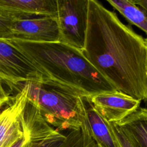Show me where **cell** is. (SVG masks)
Here are the masks:
<instances>
[{"mask_svg":"<svg viewBox=\"0 0 147 147\" xmlns=\"http://www.w3.org/2000/svg\"><path fill=\"white\" fill-rule=\"evenodd\" d=\"M82 52L117 91L147 101L146 40L98 0H89Z\"/></svg>","mask_w":147,"mask_h":147,"instance_id":"obj_1","label":"cell"},{"mask_svg":"<svg viewBox=\"0 0 147 147\" xmlns=\"http://www.w3.org/2000/svg\"><path fill=\"white\" fill-rule=\"evenodd\" d=\"M9 40L52 80L72 87L88 96L117 91L81 50L61 42Z\"/></svg>","mask_w":147,"mask_h":147,"instance_id":"obj_2","label":"cell"},{"mask_svg":"<svg viewBox=\"0 0 147 147\" xmlns=\"http://www.w3.org/2000/svg\"><path fill=\"white\" fill-rule=\"evenodd\" d=\"M28 98L39 107L46 121L59 131L82 128L84 125L82 92L50 78L18 84Z\"/></svg>","mask_w":147,"mask_h":147,"instance_id":"obj_3","label":"cell"},{"mask_svg":"<svg viewBox=\"0 0 147 147\" xmlns=\"http://www.w3.org/2000/svg\"><path fill=\"white\" fill-rule=\"evenodd\" d=\"M60 42L82 51L87 29L89 0H57Z\"/></svg>","mask_w":147,"mask_h":147,"instance_id":"obj_4","label":"cell"},{"mask_svg":"<svg viewBox=\"0 0 147 147\" xmlns=\"http://www.w3.org/2000/svg\"><path fill=\"white\" fill-rule=\"evenodd\" d=\"M3 15L10 19L11 40L35 42H60L56 16L24 13Z\"/></svg>","mask_w":147,"mask_h":147,"instance_id":"obj_5","label":"cell"},{"mask_svg":"<svg viewBox=\"0 0 147 147\" xmlns=\"http://www.w3.org/2000/svg\"><path fill=\"white\" fill-rule=\"evenodd\" d=\"M0 78L16 87L21 83L49 78L9 40L0 38Z\"/></svg>","mask_w":147,"mask_h":147,"instance_id":"obj_6","label":"cell"},{"mask_svg":"<svg viewBox=\"0 0 147 147\" xmlns=\"http://www.w3.org/2000/svg\"><path fill=\"white\" fill-rule=\"evenodd\" d=\"M18 87L19 92L9 106L0 111V147H11L25 132L22 111L28 96L26 89Z\"/></svg>","mask_w":147,"mask_h":147,"instance_id":"obj_7","label":"cell"},{"mask_svg":"<svg viewBox=\"0 0 147 147\" xmlns=\"http://www.w3.org/2000/svg\"><path fill=\"white\" fill-rule=\"evenodd\" d=\"M95 109L109 122H118L138 108L141 101L115 91L90 96Z\"/></svg>","mask_w":147,"mask_h":147,"instance_id":"obj_8","label":"cell"},{"mask_svg":"<svg viewBox=\"0 0 147 147\" xmlns=\"http://www.w3.org/2000/svg\"><path fill=\"white\" fill-rule=\"evenodd\" d=\"M84 125L96 147H120L110 123L94 107L88 96L83 98Z\"/></svg>","mask_w":147,"mask_h":147,"instance_id":"obj_9","label":"cell"},{"mask_svg":"<svg viewBox=\"0 0 147 147\" xmlns=\"http://www.w3.org/2000/svg\"><path fill=\"white\" fill-rule=\"evenodd\" d=\"M0 13L37 14L57 17V0H0Z\"/></svg>","mask_w":147,"mask_h":147,"instance_id":"obj_10","label":"cell"},{"mask_svg":"<svg viewBox=\"0 0 147 147\" xmlns=\"http://www.w3.org/2000/svg\"><path fill=\"white\" fill-rule=\"evenodd\" d=\"M115 123L122 129L136 147H147V108H138Z\"/></svg>","mask_w":147,"mask_h":147,"instance_id":"obj_11","label":"cell"},{"mask_svg":"<svg viewBox=\"0 0 147 147\" xmlns=\"http://www.w3.org/2000/svg\"><path fill=\"white\" fill-rule=\"evenodd\" d=\"M57 130L52 136L38 141H29L28 147H89L82 128Z\"/></svg>","mask_w":147,"mask_h":147,"instance_id":"obj_12","label":"cell"},{"mask_svg":"<svg viewBox=\"0 0 147 147\" xmlns=\"http://www.w3.org/2000/svg\"><path fill=\"white\" fill-rule=\"evenodd\" d=\"M127 21L145 33L147 37V13L131 0H106Z\"/></svg>","mask_w":147,"mask_h":147,"instance_id":"obj_13","label":"cell"},{"mask_svg":"<svg viewBox=\"0 0 147 147\" xmlns=\"http://www.w3.org/2000/svg\"><path fill=\"white\" fill-rule=\"evenodd\" d=\"M120 147H136L122 129L115 122H110Z\"/></svg>","mask_w":147,"mask_h":147,"instance_id":"obj_14","label":"cell"},{"mask_svg":"<svg viewBox=\"0 0 147 147\" xmlns=\"http://www.w3.org/2000/svg\"><path fill=\"white\" fill-rule=\"evenodd\" d=\"M10 23L9 17L0 13V38L11 40Z\"/></svg>","mask_w":147,"mask_h":147,"instance_id":"obj_15","label":"cell"},{"mask_svg":"<svg viewBox=\"0 0 147 147\" xmlns=\"http://www.w3.org/2000/svg\"><path fill=\"white\" fill-rule=\"evenodd\" d=\"M23 124H24V122H23ZM24 126L25 129V132L24 135L11 147H28V142L29 141V136L28 131L26 128L25 127L24 124Z\"/></svg>","mask_w":147,"mask_h":147,"instance_id":"obj_16","label":"cell"},{"mask_svg":"<svg viewBox=\"0 0 147 147\" xmlns=\"http://www.w3.org/2000/svg\"><path fill=\"white\" fill-rule=\"evenodd\" d=\"M2 82L3 81L0 78V105L1 106L9 100V96L3 87Z\"/></svg>","mask_w":147,"mask_h":147,"instance_id":"obj_17","label":"cell"},{"mask_svg":"<svg viewBox=\"0 0 147 147\" xmlns=\"http://www.w3.org/2000/svg\"><path fill=\"white\" fill-rule=\"evenodd\" d=\"M136 5L140 6L147 13V0H131Z\"/></svg>","mask_w":147,"mask_h":147,"instance_id":"obj_18","label":"cell"},{"mask_svg":"<svg viewBox=\"0 0 147 147\" xmlns=\"http://www.w3.org/2000/svg\"><path fill=\"white\" fill-rule=\"evenodd\" d=\"M145 40H146V45H147V37L145 38Z\"/></svg>","mask_w":147,"mask_h":147,"instance_id":"obj_19","label":"cell"},{"mask_svg":"<svg viewBox=\"0 0 147 147\" xmlns=\"http://www.w3.org/2000/svg\"><path fill=\"white\" fill-rule=\"evenodd\" d=\"M1 107H2V106H1V105H0V108H1Z\"/></svg>","mask_w":147,"mask_h":147,"instance_id":"obj_20","label":"cell"}]
</instances>
